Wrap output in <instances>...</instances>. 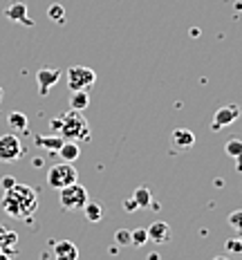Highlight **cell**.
I'll use <instances>...</instances> for the list:
<instances>
[{
	"instance_id": "obj_1",
	"label": "cell",
	"mask_w": 242,
	"mask_h": 260,
	"mask_svg": "<svg viewBox=\"0 0 242 260\" xmlns=\"http://www.w3.org/2000/svg\"><path fill=\"white\" fill-rule=\"evenodd\" d=\"M3 209L7 211L12 218H25L29 220L39 209V193L36 188L27 186V184H16L14 188L5 191L3 195Z\"/></svg>"
},
{
	"instance_id": "obj_2",
	"label": "cell",
	"mask_w": 242,
	"mask_h": 260,
	"mask_svg": "<svg viewBox=\"0 0 242 260\" xmlns=\"http://www.w3.org/2000/svg\"><path fill=\"white\" fill-rule=\"evenodd\" d=\"M63 137V142H88L90 139V126L88 121H85V117L81 115L79 110H70L65 115H61V128H58V133Z\"/></svg>"
},
{
	"instance_id": "obj_3",
	"label": "cell",
	"mask_w": 242,
	"mask_h": 260,
	"mask_svg": "<svg viewBox=\"0 0 242 260\" xmlns=\"http://www.w3.org/2000/svg\"><path fill=\"white\" fill-rule=\"evenodd\" d=\"M79 182V173L70 161H61V164H54L47 171V186L54 191H61V188L70 186V184Z\"/></svg>"
},
{
	"instance_id": "obj_4",
	"label": "cell",
	"mask_w": 242,
	"mask_h": 260,
	"mask_svg": "<svg viewBox=\"0 0 242 260\" xmlns=\"http://www.w3.org/2000/svg\"><path fill=\"white\" fill-rule=\"evenodd\" d=\"M94 81H96V72L92 68H85V65H72V68L67 70V88H70V92L92 88Z\"/></svg>"
},
{
	"instance_id": "obj_5",
	"label": "cell",
	"mask_w": 242,
	"mask_h": 260,
	"mask_svg": "<svg viewBox=\"0 0 242 260\" xmlns=\"http://www.w3.org/2000/svg\"><path fill=\"white\" fill-rule=\"evenodd\" d=\"M58 193H61V207L65 211H79L88 202V191H85V186H81L79 182L61 188Z\"/></svg>"
},
{
	"instance_id": "obj_6",
	"label": "cell",
	"mask_w": 242,
	"mask_h": 260,
	"mask_svg": "<svg viewBox=\"0 0 242 260\" xmlns=\"http://www.w3.org/2000/svg\"><path fill=\"white\" fill-rule=\"evenodd\" d=\"M23 155V144L14 133L0 135V161H14Z\"/></svg>"
},
{
	"instance_id": "obj_7",
	"label": "cell",
	"mask_w": 242,
	"mask_h": 260,
	"mask_svg": "<svg viewBox=\"0 0 242 260\" xmlns=\"http://www.w3.org/2000/svg\"><path fill=\"white\" fill-rule=\"evenodd\" d=\"M240 115H242V108L240 106H224V108H220V110L215 112V117H213L211 130H220L224 126H231V123H233Z\"/></svg>"
},
{
	"instance_id": "obj_8",
	"label": "cell",
	"mask_w": 242,
	"mask_h": 260,
	"mask_svg": "<svg viewBox=\"0 0 242 260\" xmlns=\"http://www.w3.org/2000/svg\"><path fill=\"white\" fill-rule=\"evenodd\" d=\"M148 240L155 242V245H166V242H170V238H173V231H170L168 222H153V224L148 226Z\"/></svg>"
},
{
	"instance_id": "obj_9",
	"label": "cell",
	"mask_w": 242,
	"mask_h": 260,
	"mask_svg": "<svg viewBox=\"0 0 242 260\" xmlns=\"http://www.w3.org/2000/svg\"><path fill=\"white\" fill-rule=\"evenodd\" d=\"M58 79H61V72H58V70H50V68L39 70V74H36V81H39V92H41V96H47V94H50L52 85H56Z\"/></svg>"
},
{
	"instance_id": "obj_10",
	"label": "cell",
	"mask_w": 242,
	"mask_h": 260,
	"mask_svg": "<svg viewBox=\"0 0 242 260\" xmlns=\"http://www.w3.org/2000/svg\"><path fill=\"white\" fill-rule=\"evenodd\" d=\"M5 16H7L12 23H20V25H25V27H31L34 23H31V18L27 16V5L25 3H14V5H9L7 9H5Z\"/></svg>"
},
{
	"instance_id": "obj_11",
	"label": "cell",
	"mask_w": 242,
	"mask_h": 260,
	"mask_svg": "<svg viewBox=\"0 0 242 260\" xmlns=\"http://www.w3.org/2000/svg\"><path fill=\"white\" fill-rule=\"evenodd\" d=\"M54 258L56 260H79V249L70 240H58L54 245Z\"/></svg>"
},
{
	"instance_id": "obj_12",
	"label": "cell",
	"mask_w": 242,
	"mask_h": 260,
	"mask_svg": "<svg viewBox=\"0 0 242 260\" xmlns=\"http://www.w3.org/2000/svg\"><path fill=\"white\" fill-rule=\"evenodd\" d=\"M173 146L177 150H191L195 146V135L188 128H177L173 130Z\"/></svg>"
},
{
	"instance_id": "obj_13",
	"label": "cell",
	"mask_w": 242,
	"mask_h": 260,
	"mask_svg": "<svg viewBox=\"0 0 242 260\" xmlns=\"http://www.w3.org/2000/svg\"><path fill=\"white\" fill-rule=\"evenodd\" d=\"M56 153H58V157H61L63 161H70V164H72V161H77V159H79L81 148H79V144H77V142H63V144H61V148H58Z\"/></svg>"
},
{
	"instance_id": "obj_14",
	"label": "cell",
	"mask_w": 242,
	"mask_h": 260,
	"mask_svg": "<svg viewBox=\"0 0 242 260\" xmlns=\"http://www.w3.org/2000/svg\"><path fill=\"white\" fill-rule=\"evenodd\" d=\"M16 245H18V234H16V231H7V229H5L3 234H0V251L14 256V253H16Z\"/></svg>"
},
{
	"instance_id": "obj_15",
	"label": "cell",
	"mask_w": 242,
	"mask_h": 260,
	"mask_svg": "<svg viewBox=\"0 0 242 260\" xmlns=\"http://www.w3.org/2000/svg\"><path fill=\"white\" fill-rule=\"evenodd\" d=\"M7 123H9V128H12L14 133H27V128H29V121H27V115H25V112H18V110L9 112Z\"/></svg>"
},
{
	"instance_id": "obj_16",
	"label": "cell",
	"mask_w": 242,
	"mask_h": 260,
	"mask_svg": "<svg viewBox=\"0 0 242 260\" xmlns=\"http://www.w3.org/2000/svg\"><path fill=\"white\" fill-rule=\"evenodd\" d=\"M83 213H85V220L88 222H101L103 220V204L101 202H85L83 207Z\"/></svg>"
},
{
	"instance_id": "obj_17",
	"label": "cell",
	"mask_w": 242,
	"mask_h": 260,
	"mask_svg": "<svg viewBox=\"0 0 242 260\" xmlns=\"http://www.w3.org/2000/svg\"><path fill=\"white\" fill-rule=\"evenodd\" d=\"M88 106H90V94H88V90H77V92H72V96H70V108H72V110L83 112Z\"/></svg>"
},
{
	"instance_id": "obj_18",
	"label": "cell",
	"mask_w": 242,
	"mask_h": 260,
	"mask_svg": "<svg viewBox=\"0 0 242 260\" xmlns=\"http://www.w3.org/2000/svg\"><path fill=\"white\" fill-rule=\"evenodd\" d=\"M34 142H36L39 148H50L52 153H56V150L61 148V144H63V137L61 135H50V137H36Z\"/></svg>"
},
{
	"instance_id": "obj_19",
	"label": "cell",
	"mask_w": 242,
	"mask_h": 260,
	"mask_svg": "<svg viewBox=\"0 0 242 260\" xmlns=\"http://www.w3.org/2000/svg\"><path fill=\"white\" fill-rule=\"evenodd\" d=\"M132 200L139 204V209H146L148 204H153V193L148 186H137L132 193Z\"/></svg>"
},
{
	"instance_id": "obj_20",
	"label": "cell",
	"mask_w": 242,
	"mask_h": 260,
	"mask_svg": "<svg viewBox=\"0 0 242 260\" xmlns=\"http://www.w3.org/2000/svg\"><path fill=\"white\" fill-rule=\"evenodd\" d=\"M47 18L54 20V23H65V7L63 5H58V3H54L50 5V9H47Z\"/></svg>"
},
{
	"instance_id": "obj_21",
	"label": "cell",
	"mask_w": 242,
	"mask_h": 260,
	"mask_svg": "<svg viewBox=\"0 0 242 260\" xmlns=\"http://www.w3.org/2000/svg\"><path fill=\"white\" fill-rule=\"evenodd\" d=\"M148 242V231L144 229V226H139V229L130 231V245L132 247H144Z\"/></svg>"
},
{
	"instance_id": "obj_22",
	"label": "cell",
	"mask_w": 242,
	"mask_h": 260,
	"mask_svg": "<svg viewBox=\"0 0 242 260\" xmlns=\"http://www.w3.org/2000/svg\"><path fill=\"white\" fill-rule=\"evenodd\" d=\"M224 150H227L229 157H240L242 155V139H229L224 144Z\"/></svg>"
},
{
	"instance_id": "obj_23",
	"label": "cell",
	"mask_w": 242,
	"mask_h": 260,
	"mask_svg": "<svg viewBox=\"0 0 242 260\" xmlns=\"http://www.w3.org/2000/svg\"><path fill=\"white\" fill-rule=\"evenodd\" d=\"M229 224H231V229L238 231V236H242V209L233 211V213L229 215Z\"/></svg>"
},
{
	"instance_id": "obj_24",
	"label": "cell",
	"mask_w": 242,
	"mask_h": 260,
	"mask_svg": "<svg viewBox=\"0 0 242 260\" xmlns=\"http://www.w3.org/2000/svg\"><path fill=\"white\" fill-rule=\"evenodd\" d=\"M224 247H227L229 253H242V242H240V238H229V240L224 242Z\"/></svg>"
},
{
	"instance_id": "obj_25",
	"label": "cell",
	"mask_w": 242,
	"mask_h": 260,
	"mask_svg": "<svg viewBox=\"0 0 242 260\" xmlns=\"http://www.w3.org/2000/svg\"><path fill=\"white\" fill-rule=\"evenodd\" d=\"M115 240H117V245H119V247L130 245V231H128V229H119L115 234Z\"/></svg>"
},
{
	"instance_id": "obj_26",
	"label": "cell",
	"mask_w": 242,
	"mask_h": 260,
	"mask_svg": "<svg viewBox=\"0 0 242 260\" xmlns=\"http://www.w3.org/2000/svg\"><path fill=\"white\" fill-rule=\"evenodd\" d=\"M0 186H3V191H9V188L16 186V180L12 175H7V177H3V180H0Z\"/></svg>"
},
{
	"instance_id": "obj_27",
	"label": "cell",
	"mask_w": 242,
	"mask_h": 260,
	"mask_svg": "<svg viewBox=\"0 0 242 260\" xmlns=\"http://www.w3.org/2000/svg\"><path fill=\"white\" fill-rule=\"evenodd\" d=\"M123 209H126V211H128V213H132V211H137V209H139V204H137V202H134V200H132V198H128V200H126V202H123Z\"/></svg>"
},
{
	"instance_id": "obj_28",
	"label": "cell",
	"mask_w": 242,
	"mask_h": 260,
	"mask_svg": "<svg viewBox=\"0 0 242 260\" xmlns=\"http://www.w3.org/2000/svg\"><path fill=\"white\" fill-rule=\"evenodd\" d=\"M0 260H14V256H9V253H5V251H0Z\"/></svg>"
},
{
	"instance_id": "obj_29",
	"label": "cell",
	"mask_w": 242,
	"mask_h": 260,
	"mask_svg": "<svg viewBox=\"0 0 242 260\" xmlns=\"http://www.w3.org/2000/svg\"><path fill=\"white\" fill-rule=\"evenodd\" d=\"M235 166H238V171L242 173V155H240V157H235Z\"/></svg>"
},
{
	"instance_id": "obj_30",
	"label": "cell",
	"mask_w": 242,
	"mask_h": 260,
	"mask_svg": "<svg viewBox=\"0 0 242 260\" xmlns=\"http://www.w3.org/2000/svg\"><path fill=\"white\" fill-rule=\"evenodd\" d=\"M148 260H159V256H157V253H150Z\"/></svg>"
},
{
	"instance_id": "obj_31",
	"label": "cell",
	"mask_w": 242,
	"mask_h": 260,
	"mask_svg": "<svg viewBox=\"0 0 242 260\" xmlns=\"http://www.w3.org/2000/svg\"><path fill=\"white\" fill-rule=\"evenodd\" d=\"M213 260H229V258H227V256H215Z\"/></svg>"
},
{
	"instance_id": "obj_32",
	"label": "cell",
	"mask_w": 242,
	"mask_h": 260,
	"mask_svg": "<svg viewBox=\"0 0 242 260\" xmlns=\"http://www.w3.org/2000/svg\"><path fill=\"white\" fill-rule=\"evenodd\" d=\"M3 96H5V90H3V88H0V101H3Z\"/></svg>"
},
{
	"instance_id": "obj_33",
	"label": "cell",
	"mask_w": 242,
	"mask_h": 260,
	"mask_svg": "<svg viewBox=\"0 0 242 260\" xmlns=\"http://www.w3.org/2000/svg\"><path fill=\"white\" fill-rule=\"evenodd\" d=\"M3 231H5V226H3V224H0V234H3Z\"/></svg>"
},
{
	"instance_id": "obj_34",
	"label": "cell",
	"mask_w": 242,
	"mask_h": 260,
	"mask_svg": "<svg viewBox=\"0 0 242 260\" xmlns=\"http://www.w3.org/2000/svg\"><path fill=\"white\" fill-rule=\"evenodd\" d=\"M240 242H242V236H240Z\"/></svg>"
}]
</instances>
